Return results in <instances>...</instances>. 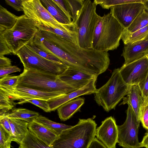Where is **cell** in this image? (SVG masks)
<instances>
[{
	"label": "cell",
	"instance_id": "cell-3",
	"mask_svg": "<svg viewBox=\"0 0 148 148\" xmlns=\"http://www.w3.org/2000/svg\"><path fill=\"white\" fill-rule=\"evenodd\" d=\"M125 29L110 12L104 14L96 27L92 48L106 52L116 49Z\"/></svg>",
	"mask_w": 148,
	"mask_h": 148
},
{
	"label": "cell",
	"instance_id": "cell-41",
	"mask_svg": "<svg viewBox=\"0 0 148 148\" xmlns=\"http://www.w3.org/2000/svg\"><path fill=\"white\" fill-rule=\"evenodd\" d=\"M0 124L12 136L9 119L6 116H0Z\"/></svg>",
	"mask_w": 148,
	"mask_h": 148
},
{
	"label": "cell",
	"instance_id": "cell-10",
	"mask_svg": "<svg viewBox=\"0 0 148 148\" xmlns=\"http://www.w3.org/2000/svg\"><path fill=\"white\" fill-rule=\"evenodd\" d=\"M119 71L125 82L129 85H142L148 74V55L129 63L124 64Z\"/></svg>",
	"mask_w": 148,
	"mask_h": 148
},
{
	"label": "cell",
	"instance_id": "cell-18",
	"mask_svg": "<svg viewBox=\"0 0 148 148\" xmlns=\"http://www.w3.org/2000/svg\"><path fill=\"white\" fill-rule=\"evenodd\" d=\"M126 96L123 99V101L120 105L127 104L130 105L134 112L138 120L140 121V110L144 101L138 85H131Z\"/></svg>",
	"mask_w": 148,
	"mask_h": 148
},
{
	"label": "cell",
	"instance_id": "cell-7",
	"mask_svg": "<svg viewBox=\"0 0 148 148\" xmlns=\"http://www.w3.org/2000/svg\"><path fill=\"white\" fill-rule=\"evenodd\" d=\"M16 55L23 64L24 69H35L59 75L68 67L63 63L54 62L41 56L27 45L19 50Z\"/></svg>",
	"mask_w": 148,
	"mask_h": 148
},
{
	"label": "cell",
	"instance_id": "cell-40",
	"mask_svg": "<svg viewBox=\"0 0 148 148\" xmlns=\"http://www.w3.org/2000/svg\"><path fill=\"white\" fill-rule=\"evenodd\" d=\"M5 3L18 11H23L22 3L23 0H5Z\"/></svg>",
	"mask_w": 148,
	"mask_h": 148
},
{
	"label": "cell",
	"instance_id": "cell-14",
	"mask_svg": "<svg viewBox=\"0 0 148 148\" xmlns=\"http://www.w3.org/2000/svg\"><path fill=\"white\" fill-rule=\"evenodd\" d=\"M97 78L92 79L86 85L80 89L47 101L51 111L55 110L65 103L79 96L94 94L97 89L95 85Z\"/></svg>",
	"mask_w": 148,
	"mask_h": 148
},
{
	"label": "cell",
	"instance_id": "cell-32",
	"mask_svg": "<svg viewBox=\"0 0 148 148\" xmlns=\"http://www.w3.org/2000/svg\"><path fill=\"white\" fill-rule=\"evenodd\" d=\"M27 45L34 52L46 59L54 62L64 64L60 59L55 56L40 49L34 45L32 42Z\"/></svg>",
	"mask_w": 148,
	"mask_h": 148
},
{
	"label": "cell",
	"instance_id": "cell-42",
	"mask_svg": "<svg viewBox=\"0 0 148 148\" xmlns=\"http://www.w3.org/2000/svg\"><path fill=\"white\" fill-rule=\"evenodd\" d=\"M139 86L142 92L145 102L148 98V74L144 82Z\"/></svg>",
	"mask_w": 148,
	"mask_h": 148
},
{
	"label": "cell",
	"instance_id": "cell-6",
	"mask_svg": "<svg viewBox=\"0 0 148 148\" xmlns=\"http://www.w3.org/2000/svg\"><path fill=\"white\" fill-rule=\"evenodd\" d=\"M97 5L94 1L84 0L81 12L74 23L77 45L81 48H92L94 32L101 17L96 12Z\"/></svg>",
	"mask_w": 148,
	"mask_h": 148
},
{
	"label": "cell",
	"instance_id": "cell-1",
	"mask_svg": "<svg viewBox=\"0 0 148 148\" xmlns=\"http://www.w3.org/2000/svg\"><path fill=\"white\" fill-rule=\"evenodd\" d=\"M19 75L18 86L45 92L66 95L76 90L61 80L58 75L35 69H24Z\"/></svg>",
	"mask_w": 148,
	"mask_h": 148
},
{
	"label": "cell",
	"instance_id": "cell-20",
	"mask_svg": "<svg viewBox=\"0 0 148 148\" xmlns=\"http://www.w3.org/2000/svg\"><path fill=\"white\" fill-rule=\"evenodd\" d=\"M83 98L78 97L64 104L57 109L59 117L61 121H66L69 119L79 110L84 103Z\"/></svg>",
	"mask_w": 148,
	"mask_h": 148
},
{
	"label": "cell",
	"instance_id": "cell-21",
	"mask_svg": "<svg viewBox=\"0 0 148 148\" xmlns=\"http://www.w3.org/2000/svg\"><path fill=\"white\" fill-rule=\"evenodd\" d=\"M44 6L60 23L69 25L72 23L71 18L67 16L53 0H41Z\"/></svg>",
	"mask_w": 148,
	"mask_h": 148
},
{
	"label": "cell",
	"instance_id": "cell-23",
	"mask_svg": "<svg viewBox=\"0 0 148 148\" xmlns=\"http://www.w3.org/2000/svg\"><path fill=\"white\" fill-rule=\"evenodd\" d=\"M39 115L38 112L27 109L14 108L5 114L9 119L22 120L29 123L34 121Z\"/></svg>",
	"mask_w": 148,
	"mask_h": 148
},
{
	"label": "cell",
	"instance_id": "cell-5",
	"mask_svg": "<svg viewBox=\"0 0 148 148\" xmlns=\"http://www.w3.org/2000/svg\"><path fill=\"white\" fill-rule=\"evenodd\" d=\"M39 29L36 22L25 14L18 16L11 29L2 34L11 53L14 55L21 48L32 42Z\"/></svg>",
	"mask_w": 148,
	"mask_h": 148
},
{
	"label": "cell",
	"instance_id": "cell-48",
	"mask_svg": "<svg viewBox=\"0 0 148 148\" xmlns=\"http://www.w3.org/2000/svg\"></svg>",
	"mask_w": 148,
	"mask_h": 148
},
{
	"label": "cell",
	"instance_id": "cell-47",
	"mask_svg": "<svg viewBox=\"0 0 148 148\" xmlns=\"http://www.w3.org/2000/svg\"><path fill=\"white\" fill-rule=\"evenodd\" d=\"M148 103V98L145 101L144 103Z\"/></svg>",
	"mask_w": 148,
	"mask_h": 148
},
{
	"label": "cell",
	"instance_id": "cell-39",
	"mask_svg": "<svg viewBox=\"0 0 148 148\" xmlns=\"http://www.w3.org/2000/svg\"><path fill=\"white\" fill-rule=\"evenodd\" d=\"M53 0L67 16L72 18L71 12L66 0Z\"/></svg>",
	"mask_w": 148,
	"mask_h": 148
},
{
	"label": "cell",
	"instance_id": "cell-16",
	"mask_svg": "<svg viewBox=\"0 0 148 148\" xmlns=\"http://www.w3.org/2000/svg\"><path fill=\"white\" fill-rule=\"evenodd\" d=\"M58 77L62 81L76 90L85 86L92 79L97 77L69 67Z\"/></svg>",
	"mask_w": 148,
	"mask_h": 148
},
{
	"label": "cell",
	"instance_id": "cell-38",
	"mask_svg": "<svg viewBox=\"0 0 148 148\" xmlns=\"http://www.w3.org/2000/svg\"><path fill=\"white\" fill-rule=\"evenodd\" d=\"M11 53L2 35L0 34V56Z\"/></svg>",
	"mask_w": 148,
	"mask_h": 148
},
{
	"label": "cell",
	"instance_id": "cell-19",
	"mask_svg": "<svg viewBox=\"0 0 148 148\" xmlns=\"http://www.w3.org/2000/svg\"><path fill=\"white\" fill-rule=\"evenodd\" d=\"M28 129L39 139L50 146L59 135L54 131L34 121L29 123Z\"/></svg>",
	"mask_w": 148,
	"mask_h": 148
},
{
	"label": "cell",
	"instance_id": "cell-31",
	"mask_svg": "<svg viewBox=\"0 0 148 148\" xmlns=\"http://www.w3.org/2000/svg\"><path fill=\"white\" fill-rule=\"evenodd\" d=\"M71 12L72 22L74 23L83 7L84 0H66Z\"/></svg>",
	"mask_w": 148,
	"mask_h": 148
},
{
	"label": "cell",
	"instance_id": "cell-17",
	"mask_svg": "<svg viewBox=\"0 0 148 148\" xmlns=\"http://www.w3.org/2000/svg\"><path fill=\"white\" fill-rule=\"evenodd\" d=\"M36 25L39 30L53 33L70 42L77 45L76 29L74 23L66 29L60 28L51 23L46 22H36Z\"/></svg>",
	"mask_w": 148,
	"mask_h": 148
},
{
	"label": "cell",
	"instance_id": "cell-26",
	"mask_svg": "<svg viewBox=\"0 0 148 148\" xmlns=\"http://www.w3.org/2000/svg\"><path fill=\"white\" fill-rule=\"evenodd\" d=\"M148 35V25L134 32L130 33L125 29L121 39L124 45L130 44L142 40Z\"/></svg>",
	"mask_w": 148,
	"mask_h": 148
},
{
	"label": "cell",
	"instance_id": "cell-4",
	"mask_svg": "<svg viewBox=\"0 0 148 148\" xmlns=\"http://www.w3.org/2000/svg\"><path fill=\"white\" fill-rule=\"evenodd\" d=\"M123 79L119 68L114 69L106 83L97 89L94 100L97 104L108 112L115 109L116 106L126 96L130 87Z\"/></svg>",
	"mask_w": 148,
	"mask_h": 148
},
{
	"label": "cell",
	"instance_id": "cell-25",
	"mask_svg": "<svg viewBox=\"0 0 148 148\" xmlns=\"http://www.w3.org/2000/svg\"><path fill=\"white\" fill-rule=\"evenodd\" d=\"M18 148H53L39 139L28 130Z\"/></svg>",
	"mask_w": 148,
	"mask_h": 148
},
{
	"label": "cell",
	"instance_id": "cell-2",
	"mask_svg": "<svg viewBox=\"0 0 148 148\" xmlns=\"http://www.w3.org/2000/svg\"><path fill=\"white\" fill-rule=\"evenodd\" d=\"M97 125L91 118L79 119L76 125L63 131L51 146L53 148H88L95 136Z\"/></svg>",
	"mask_w": 148,
	"mask_h": 148
},
{
	"label": "cell",
	"instance_id": "cell-43",
	"mask_svg": "<svg viewBox=\"0 0 148 148\" xmlns=\"http://www.w3.org/2000/svg\"><path fill=\"white\" fill-rule=\"evenodd\" d=\"M88 148H107L97 138H95Z\"/></svg>",
	"mask_w": 148,
	"mask_h": 148
},
{
	"label": "cell",
	"instance_id": "cell-28",
	"mask_svg": "<svg viewBox=\"0 0 148 148\" xmlns=\"http://www.w3.org/2000/svg\"><path fill=\"white\" fill-rule=\"evenodd\" d=\"M148 25V12L144 10L138 15L130 25L125 29L130 33L134 32Z\"/></svg>",
	"mask_w": 148,
	"mask_h": 148
},
{
	"label": "cell",
	"instance_id": "cell-44",
	"mask_svg": "<svg viewBox=\"0 0 148 148\" xmlns=\"http://www.w3.org/2000/svg\"><path fill=\"white\" fill-rule=\"evenodd\" d=\"M11 66V61L4 56H0V67Z\"/></svg>",
	"mask_w": 148,
	"mask_h": 148
},
{
	"label": "cell",
	"instance_id": "cell-45",
	"mask_svg": "<svg viewBox=\"0 0 148 148\" xmlns=\"http://www.w3.org/2000/svg\"><path fill=\"white\" fill-rule=\"evenodd\" d=\"M140 143L141 147H145L146 148H148V131L145 134Z\"/></svg>",
	"mask_w": 148,
	"mask_h": 148
},
{
	"label": "cell",
	"instance_id": "cell-33",
	"mask_svg": "<svg viewBox=\"0 0 148 148\" xmlns=\"http://www.w3.org/2000/svg\"><path fill=\"white\" fill-rule=\"evenodd\" d=\"M12 136L0 124V148L10 147Z\"/></svg>",
	"mask_w": 148,
	"mask_h": 148
},
{
	"label": "cell",
	"instance_id": "cell-15",
	"mask_svg": "<svg viewBox=\"0 0 148 148\" xmlns=\"http://www.w3.org/2000/svg\"><path fill=\"white\" fill-rule=\"evenodd\" d=\"M148 55V35L144 39L125 45L121 56L126 64Z\"/></svg>",
	"mask_w": 148,
	"mask_h": 148
},
{
	"label": "cell",
	"instance_id": "cell-9",
	"mask_svg": "<svg viewBox=\"0 0 148 148\" xmlns=\"http://www.w3.org/2000/svg\"><path fill=\"white\" fill-rule=\"evenodd\" d=\"M0 90L9 97L13 101H19L15 103V104H23L32 99L48 101L65 95L58 92H45L28 87L18 86L14 87L0 86Z\"/></svg>",
	"mask_w": 148,
	"mask_h": 148
},
{
	"label": "cell",
	"instance_id": "cell-37",
	"mask_svg": "<svg viewBox=\"0 0 148 148\" xmlns=\"http://www.w3.org/2000/svg\"><path fill=\"white\" fill-rule=\"evenodd\" d=\"M21 71V69L16 66L0 67V78L10 73Z\"/></svg>",
	"mask_w": 148,
	"mask_h": 148
},
{
	"label": "cell",
	"instance_id": "cell-12",
	"mask_svg": "<svg viewBox=\"0 0 148 148\" xmlns=\"http://www.w3.org/2000/svg\"><path fill=\"white\" fill-rule=\"evenodd\" d=\"M110 9L112 16L125 29L128 27L137 16L145 10L141 2L118 5Z\"/></svg>",
	"mask_w": 148,
	"mask_h": 148
},
{
	"label": "cell",
	"instance_id": "cell-34",
	"mask_svg": "<svg viewBox=\"0 0 148 148\" xmlns=\"http://www.w3.org/2000/svg\"><path fill=\"white\" fill-rule=\"evenodd\" d=\"M19 75L11 76L8 75L0 78V86L14 87L17 86Z\"/></svg>",
	"mask_w": 148,
	"mask_h": 148
},
{
	"label": "cell",
	"instance_id": "cell-35",
	"mask_svg": "<svg viewBox=\"0 0 148 148\" xmlns=\"http://www.w3.org/2000/svg\"><path fill=\"white\" fill-rule=\"evenodd\" d=\"M140 120L143 127L148 131V103H144L142 107Z\"/></svg>",
	"mask_w": 148,
	"mask_h": 148
},
{
	"label": "cell",
	"instance_id": "cell-24",
	"mask_svg": "<svg viewBox=\"0 0 148 148\" xmlns=\"http://www.w3.org/2000/svg\"><path fill=\"white\" fill-rule=\"evenodd\" d=\"M18 17L0 5V34L12 28Z\"/></svg>",
	"mask_w": 148,
	"mask_h": 148
},
{
	"label": "cell",
	"instance_id": "cell-13",
	"mask_svg": "<svg viewBox=\"0 0 148 148\" xmlns=\"http://www.w3.org/2000/svg\"><path fill=\"white\" fill-rule=\"evenodd\" d=\"M114 118H106L96 129L95 136L107 148H116L118 138V127Z\"/></svg>",
	"mask_w": 148,
	"mask_h": 148
},
{
	"label": "cell",
	"instance_id": "cell-36",
	"mask_svg": "<svg viewBox=\"0 0 148 148\" xmlns=\"http://www.w3.org/2000/svg\"><path fill=\"white\" fill-rule=\"evenodd\" d=\"M29 103L36 106L46 112H51L47 101L38 99H32L27 101L26 103Z\"/></svg>",
	"mask_w": 148,
	"mask_h": 148
},
{
	"label": "cell",
	"instance_id": "cell-30",
	"mask_svg": "<svg viewBox=\"0 0 148 148\" xmlns=\"http://www.w3.org/2000/svg\"><path fill=\"white\" fill-rule=\"evenodd\" d=\"M97 5L99 4L103 9H109L111 7L120 5L130 3L141 2V0H95Z\"/></svg>",
	"mask_w": 148,
	"mask_h": 148
},
{
	"label": "cell",
	"instance_id": "cell-46",
	"mask_svg": "<svg viewBox=\"0 0 148 148\" xmlns=\"http://www.w3.org/2000/svg\"><path fill=\"white\" fill-rule=\"evenodd\" d=\"M142 3L144 5L145 10L148 12V0H142Z\"/></svg>",
	"mask_w": 148,
	"mask_h": 148
},
{
	"label": "cell",
	"instance_id": "cell-8",
	"mask_svg": "<svg viewBox=\"0 0 148 148\" xmlns=\"http://www.w3.org/2000/svg\"><path fill=\"white\" fill-rule=\"evenodd\" d=\"M128 105L125 122L122 125L117 126V143L123 148H140L141 146L138 135L140 122L138 120L131 107Z\"/></svg>",
	"mask_w": 148,
	"mask_h": 148
},
{
	"label": "cell",
	"instance_id": "cell-22",
	"mask_svg": "<svg viewBox=\"0 0 148 148\" xmlns=\"http://www.w3.org/2000/svg\"><path fill=\"white\" fill-rule=\"evenodd\" d=\"M12 141L20 145L25 138L28 130L29 123L22 120L9 119Z\"/></svg>",
	"mask_w": 148,
	"mask_h": 148
},
{
	"label": "cell",
	"instance_id": "cell-11",
	"mask_svg": "<svg viewBox=\"0 0 148 148\" xmlns=\"http://www.w3.org/2000/svg\"><path fill=\"white\" fill-rule=\"evenodd\" d=\"M22 8L24 14L36 22H46L62 29L70 27L58 22L44 6L40 0H23Z\"/></svg>",
	"mask_w": 148,
	"mask_h": 148
},
{
	"label": "cell",
	"instance_id": "cell-29",
	"mask_svg": "<svg viewBox=\"0 0 148 148\" xmlns=\"http://www.w3.org/2000/svg\"><path fill=\"white\" fill-rule=\"evenodd\" d=\"M14 102L0 90V116L4 115L13 108Z\"/></svg>",
	"mask_w": 148,
	"mask_h": 148
},
{
	"label": "cell",
	"instance_id": "cell-27",
	"mask_svg": "<svg viewBox=\"0 0 148 148\" xmlns=\"http://www.w3.org/2000/svg\"><path fill=\"white\" fill-rule=\"evenodd\" d=\"M34 121L54 131L59 135L63 131L72 127L71 125L55 122L42 115H39Z\"/></svg>",
	"mask_w": 148,
	"mask_h": 148
}]
</instances>
